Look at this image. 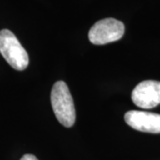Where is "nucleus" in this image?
I'll use <instances>...</instances> for the list:
<instances>
[{
    "label": "nucleus",
    "instance_id": "f257e3e1",
    "mask_svg": "<svg viewBox=\"0 0 160 160\" xmlns=\"http://www.w3.org/2000/svg\"><path fill=\"white\" fill-rule=\"evenodd\" d=\"M52 110L58 121L65 127H71L76 120L73 98L67 84L63 81L56 82L51 92Z\"/></svg>",
    "mask_w": 160,
    "mask_h": 160
},
{
    "label": "nucleus",
    "instance_id": "f03ea898",
    "mask_svg": "<svg viewBox=\"0 0 160 160\" xmlns=\"http://www.w3.org/2000/svg\"><path fill=\"white\" fill-rule=\"evenodd\" d=\"M0 52L14 69L24 70L29 65L28 52L9 29L0 31Z\"/></svg>",
    "mask_w": 160,
    "mask_h": 160
},
{
    "label": "nucleus",
    "instance_id": "7ed1b4c3",
    "mask_svg": "<svg viewBox=\"0 0 160 160\" xmlns=\"http://www.w3.org/2000/svg\"><path fill=\"white\" fill-rule=\"evenodd\" d=\"M125 33V25L113 18H106L95 23L88 33L92 44L102 46L119 40Z\"/></svg>",
    "mask_w": 160,
    "mask_h": 160
},
{
    "label": "nucleus",
    "instance_id": "20e7f679",
    "mask_svg": "<svg viewBox=\"0 0 160 160\" xmlns=\"http://www.w3.org/2000/svg\"><path fill=\"white\" fill-rule=\"evenodd\" d=\"M132 101L142 109H152L160 104V82L142 81L132 92Z\"/></svg>",
    "mask_w": 160,
    "mask_h": 160
},
{
    "label": "nucleus",
    "instance_id": "39448f33",
    "mask_svg": "<svg viewBox=\"0 0 160 160\" xmlns=\"http://www.w3.org/2000/svg\"><path fill=\"white\" fill-rule=\"evenodd\" d=\"M125 121L137 131L160 133V114L131 110L125 114Z\"/></svg>",
    "mask_w": 160,
    "mask_h": 160
},
{
    "label": "nucleus",
    "instance_id": "423d86ee",
    "mask_svg": "<svg viewBox=\"0 0 160 160\" xmlns=\"http://www.w3.org/2000/svg\"><path fill=\"white\" fill-rule=\"evenodd\" d=\"M21 160H38L34 155L32 154H26L23 156L22 158H21Z\"/></svg>",
    "mask_w": 160,
    "mask_h": 160
}]
</instances>
